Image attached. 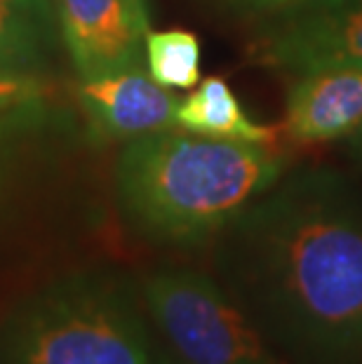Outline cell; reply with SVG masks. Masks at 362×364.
I'll return each instance as SVG.
<instances>
[{
    "mask_svg": "<svg viewBox=\"0 0 362 364\" xmlns=\"http://www.w3.org/2000/svg\"><path fill=\"white\" fill-rule=\"evenodd\" d=\"M348 146H351V156L358 160V165L362 167V125L348 136Z\"/></svg>",
    "mask_w": 362,
    "mask_h": 364,
    "instance_id": "5bb4252c",
    "label": "cell"
},
{
    "mask_svg": "<svg viewBox=\"0 0 362 364\" xmlns=\"http://www.w3.org/2000/svg\"><path fill=\"white\" fill-rule=\"evenodd\" d=\"M176 127L245 144L273 146L275 141V129L252 120L230 85L219 75L205 78L186 99H179Z\"/></svg>",
    "mask_w": 362,
    "mask_h": 364,
    "instance_id": "9c48e42d",
    "label": "cell"
},
{
    "mask_svg": "<svg viewBox=\"0 0 362 364\" xmlns=\"http://www.w3.org/2000/svg\"><path fill=\"white\" fill-rule=\"evenodd\" d=\"M287 169V158L273 146L172 127L122 149L113 188L137 235L188 250L212 245Z\"/></svg>",
    "mask_w": 362,
    "mask_h": 364,
    "instance_id": "7a4b0ae2",
    "label": "cell"
},
{
    "mask_svg": "<svg viewBox=\"0 0 362 364\" xmlns=\"http://www.w3.org/2000/svg\"><path fill=\"white\" fill-rule=\"evenodd\" d=\"M55 36L50 0H0V73L33 75Z\"/></svg>",
    "mask_w": 362,
    "mask_h": 364,
    "instance_id": "30bf717a",
    "label": "cell"
},
{
    "mask_svg": "<svg viewBox=\"0 0 362 364\" xmlns=\"http://www.w3.org/2000/svg\"><path fill=\"white\" fill-rule=\"evenodd\" d=\"M3 186H5V165L0 160V196H3Z\"/></svg>",
    "mask_w": 362,
    "mask_h": 364,
    "instance_id": "9a60e30c",
    "label": "cell"
},
{
    "mask_svg": "<svg viewBox=\"0 0 362 364\" xmlns=\"http://www.w3.org/2000/svg\"><path fill=\"white\" fill-rule=\"evenodd\" d=\"M146 308L181 364H292L217 275L186 266L139 280Z\"/></svg>",
    "mask_w": 362,
    "mask_h": 364,
    "instance_id": "277c9868",
    "label": "cell"
},
{
    "mask_svg": "<svg viewBox=\"0 0 362 364\" xmlns=\"http://www.w3.org/2000/svg\"><path fill=\"white\" fill-rule=\"evenodd\" d=\"M0 364H181L146 308L139 282L115 270L61 275L0 317Z\"/></svg>",
    "mask_w": 362,
    "mask_h": 364,
    "instance_id": "3957f363",
    "label": "cell"
},
{
    "mask_svg": "<svg viewBox=\"0 0 362 364\" xmlns=\"http://www.w3.org/2000/svg\"><path fill=\"white\" fill-rule=\"evenodd\" d=\"M43 97V85L36 75L0 73V113L19 111Z\"/></svg>",
    "mask_w": 362,
    "mask_h": 364,
    "instance_id": "7c38bea8",
    "label": "cell"
},
{
    "mask_svg": "<svg viewBox=\"0 0 362 364\" xmlns=\"http://www.w3.org/2000/svg\"><path fill=\"white\" fill-rule=\"evenodd\" d=\"M217 280L292 364H362V196L287 169L212 242Z\"/></svg>",
    "mask_w": 362,
    "mask_h": 364,
    "instance_id": "6da1fadb",
    "label": "cell"
},
{
    "mask_svg": "<svg viewBox=\"0 0 362 364\" xmlns=\"http://www.w3.org/2000/svg\"><path fill=\"white\" fill-rule=\"evenodd\" d=\"M57 21L80 80L144 64L149 0H55Z\"/></svg>",
    "mask_w": 362,
    "mask_h": 364,
    "instance_id": "8992f818",
    "label": "cell"
},
{
    "mask_svg": "<svg viewBox=\"0 0 362 364\" xmlns=\"http://www.w3.org/2000/svg\"><path fill=\"white\" fill-rule=\"evenodd\" d=\"M78 99L90 127L102 139H139L176 127L179 99L158 85L144 64L82 80Z\"/></svg>",
    "mask_w": 362,
    "mask_h": 364,
    "instance_id": "52a82bcc",
    "label": "cell"
},
{
    "mask_svg": "<svg viewBox=\"0 0 362 364\" xmlns=\"http://www.w3.org/2000/svg\"><path fill=\"white\" fill-rule=\"evenodd\" d=\"M362 125V68H325L292 78L282 132L297 144L348 139Z\"/></svg>",
    "mask_w": 362,
    "mask_h": 364,
    "instance_id": "ba28073f",
    "label": "cell"
},
{
    "mask_svg": "<svg viewBox=\"0 0 362 364\" xmlns=\"http://www.w3.org/2000/svg\"><path fill=\"white\" fill-rule=\"evenodd\" d=\"M252 52L259 64L289 78L362 68V0H329L266 21Z\"/></svg>",
    "mask_w": 362,
    "mask_h": 364,
    "instance_id": "5b68a950",
    "label": "cell"
},
{
    "mask_svg": "<svg viewBox=\"0 0 362 364\" xmlns=\"http://www.w3.org/2000/svg\"><path fill=\"white\" fill-rule=\"evenodd\" d=\"M230 10L245 14V17H259L264 21H273L299 10L329 3V0H223Z\"/></svg>",
    "mask_w": 362,
    "mask_h": 364,
    "instance_id": "4fadbf2b",
    "label": "cell"
},
{
    "mask_svg": "<svg viewBox=\"0 0 362 364\" xmlns=\"http://www.w3.org/2000/svg\"><path fill=\"white\" fill-rule=\"evenodd\" d=\"M144 61L151 78L167 90H193L200 82V43L191 31H149Z\"/></svg>",
    "mask_w": 362,
    "mask_h": 364,
    "instance_id": "8fae6325",
    "label": "cell"
}]
</instances>
